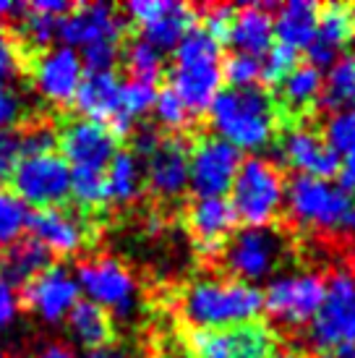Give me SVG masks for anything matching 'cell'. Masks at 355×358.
I'll list each match as a JSON object with an SVG mask.
<instances>
[{
	"label": "cell",
	"instance_id": "1",
	"mask_svg": "<svg viewBox=\"0 0 355 358\" xmlns=\"http://www.w3.org/2000/svg\"><path fill=\"white\" fill-rule=\"evenodd\" d=\"M300 254V236L280 220V225L236 230L212 264L215 275L254 285L272 272L296 262Z\"/></svg>",
	"mask_w": 355,
	"mask_h": 358
},
{
	"label": "cell",
	"instance_id": "2",
	"mask_svg": "<svg viewBox=\"0 0 355 358\" xmlns=\"http://www.w3.org/2000/svg\"><path fill=\"white\" fill-rule=\"evenodd\" d=\"M209 126L217 131L219 139L240 150H269L280 134V120L275 113L272 94L261 87L217 92L209 105Z\"/></svg>",
	"mask_w": 355,
	"mask_h": 358
},
{
	"label": "cell",
	"instance_id": "3",
	"mask_svg": "<svg viewBox=\"0 0 355 358\" xmlns=\"http://www.w3.org/2000/svg\"><path fill=\"white\" fill-rule=\"evenodd\" d=\"M178 317L191 329H222L259 319L261 290L238 280L212 275L188 282L175 299Z\"/></svg>",
	"mask_w": 355,
	"mask_h": 358
},
{
	"label": "cell",
	"instance_id": "4",
	"mask_svg": "<svg viewBox=\"0 0 355 358\" xmlns=\"http://www.w3.org/2000/svg\"><path fill=\"white\" fill-rule=\"evenodd\" d=\"M347 345H355V280L340 262L324 272V301L290 348L329 358Z\"/></svg>",
	"mask_w": 355,
	"mask_h": 358
},
{
	"label": "cell",
	"instance_id": "5",
	"mask_svg": "<svg viewBox=\"0 0 355 358\" xmlns=\"http://www.w3.org/2000/svg\"><path fill=\"white\" fill-rule=\"evenodd\" d=\"M219 45L198 24L178 42L173 66L165 73L168 87L180 97L191 115L204 113L219 92Z\"/></svg>",
	"mask_w": 355,
	"mask_h": 358
},
{
	"label": "cell",
	"instance_id": "6",
	"mask_svg": "<svg viewBox=\"0 0 355 358\" xmlns=\"http://www.w3.org/2000/svg\"><path fill=\"white\" fill-rule=\"evenodd\" d=\"M287 217H282L296 230L298 236H314V238H337L347 225L353 194L340 186H329L326 180L296 176L285 183Z\"/></svg>",
	"mask_w": 355,
	"mask_h": 358
},
{
	"label": "cell",
	"instance_id": "7",
	"mask_svg": "<svg viewBox=\"0 0 355 358\" xmlns=\"http://www.w3.org/2000/svg\"><path fill=\"white\" fill-rule=\"evenodd\" d=\"M285 168L269 159L248 157L240 162L230 186V207L248 228L269 225L285 204Z\"/></svg>",
	"mask_w": 355,
	"mask_h": 358
},
{
	"label": "cell",
	"instance_id": "8",
	"mask_svg": "<svg viewBox=\"0 0 355 358\" xmlns=\"http://www.w3.org/2000/svg\"><path fill=\"white\" fill-rule=\"evenodd\" d=\"M266 317L275 324V335H285L287 345L296 343L324 301V272H300L272 280L261 293ZM266 322V324H269Z\"/></svg>",
	"mask_w": 355,
	"mask_h": 358
},
{
	"label": "cell",
	"instance_id": "9",
	"mask_svg": "<svg viewBox=\"0 0 355 358\" xmlns=\"http://www.w3.org/2000/svg\"><path fill=\"white\" fill-rule=\"evenodd\" d=\"M240 168V152L219 136L196 131L188 144V186L194 199H222Z\"/></svg>",
	"mask_w": 355,
	"mask_h": 358
},
{
	"label": "cell",
	"instance_id": "10",
	"mask_svg": "<svg viewBox=\"0 0 355 358\" xmlns=\"http://www.w3.org/2000/svg\"><path fill=\"white\" fill-rule=\"evenodd\" d=\"M76 285L87 293V301L97 303L105 311H113L115 317L129 319L136 314L138 293L136 280L126 264H120L113 257H97L79 262L76 267Z\"/></svg>",
	"mask_w": 355,
	"mask_h": 358
},
{
	"label": "cell",
	"instance_id": "11",
	"mask_svg": "<svg viewBox=\"0 0 355 358\" xmlns=\"http://www.w3.org/2000/svg\"><path fill=\"white\" fill-rule=\"evenodd\" d=\"M13 194L24 207L52 209L60 207L71 196V168L68 162L55 155H31L21 157L13 176Z\"/></svg>",
	"mask_w": 355,
	"mask_h": 358
},
{
	"label": "cell",
	"instance_id": "12",
	"mask_svg": "<svg viewBox=\"0 0 355 358\" xmlns=\"http://www.w3.org/2000/svg\"><path fill=\"white\" fill-rule=\"evenodd\" d=\"M129 24L138 29V40L152 45L154 50L168 52L198 24L196 8L186 3L170 0H136L126 6Z\"/></svg>",
	"mask_w": 355,
	"mask_h": 358
},
{
	"label": "cell",
	"instance_id": "13",
	"mask_svg": "<svg viewBox=\"0 0 355 358\" xmlns=\"http://www.w3.org/2000/svg\"><path fill=\"white\" fill-rule=\"evenodd\" d=\"M275 147L287 168L300 170L308 178L329 180L340 176L342 159L337 152L329 150L319 120H308V123L282 129L277 134Z\"/></svg>",
	"mask_w": 355,
	"mask_h": 358
},
{
	"label": "cell",
	"instance_id": "14",
	"mask_svg": "<svg viewBox=\"0 0 355 358\" xmlns=\"http://www.w3.org/2000/svg\"><path fill=\"white\" fill-rule=\"evenodd\" d=\"M129 21L108 3H79L58 21V40L63 48L84 50L99 42H115L120 45L126 37Z\"/></svg>",
	"mask_w": 355,
	"mask_h": 358
},
{
	"label": "cell",
	"instance_id": "15",
	"mask_svg": "<svg viewBox=\"0 0 355 358\" xmlns=\"http://www.w3.org/2000/svg\"><path fill=\"white\" fill-rule=\"evenodd\" d=\"M238 217L227 199H191L183 204V228L196 254L209 267L217 262L227 238L236 233Z\"/></svg>",
	"mask_w": 355,
	"mask_h": 358
},
{
	"label": "cell",
	"instance_id": "16",
	"mask_svg": "<svg viewBox=\"0 0 355 358\" xmlns=\"http://www.w3.org/2000/svg\"><path fill=\"white\" fill-rule=\"evenodd\" d=\"M60 157L68 162L71 170H97L105 173L118 147V136L94 120L73 118L58 131Z\"/></svg>",
	"mask_w": 355,
	"mask_h": 358
},
{
	"label": "cell",
	"instance_id": "17",
	"mask_svg": "<svg viewBox=\"0 0 355 358\" xmlns=\"http://www.w3.org/2000/svg\"><path fill=\"white\" fill-rule=\"evenodd\" d=\"M79 293L81 290L76 285V278L68 267L50 264L24 285L21 299H24V306L45 324H60L68 319L71 308L79 303Z\"/></svg>",
	"mask_w": 355,
	"mask_h": 358
},
{
	"label": "cell",
	"instance_id": "18",
	"mask_svg": "<svg viewBox=\"0 0 355 358\" xmlns=\"http://www.w3.org/2000/svg\"><path fill=\"white\" fill-rule=\"evenodd\" d=\"M84 79V66L71 48H48L31 60V84L50 105H71Z\"/></svg>",
	"mask_w": 355,
	"mask_h": 358
},
{
	"label": "cell",
	"instance_id": "19",
	"mask_svg": "<svg viewBox=\"0 0 355 358\" xmlns=\"http://www.w3.org/2000/svg\"><path fill=\"white\" fill-rule=\"evenodd\" d=\"M191 136H170V134H165L159 139L157 150L147 157L144 183L159 201H178L183 199V194H186Z\"/></svg>",
	"mask_w": 355,
	"mask_h": 358
},
{
	"label": "cell",
	"instance_id": "20",
	"mask_svg": "<svg viewBox=\"0 0 355 358\" xmlns=\"http://www.w3.org/2000/svg\"><path fill=\"white\" fill-rule=\"evenodd\" d=\"M31 238L48 249L50 257H73L87 246L92 228L81 215L63 207L34 209L27 220Z\"/></svg>",
	"mask_w": 355,
	"mask_h": 358
},
{
	"label": "cell",
	"instance_id": "21",
	"mask_svg": "<svg viewBox=\"0 0 355 358\" xmlns=\"http://www.w3.org/2000/svg\"><path fill=\"white\" fill-rule=\"evenodd\" d=\"M355 42V6L353 3H326L319 10V24H316L314 40L306 48L308 63L314 69L332 66L337 55L350 48Z\"/></svg>",
	"mask_w": 355,
	"mask_h": 358
},
{
	"label": "cell",
	"instance_id": "22",
	"mask_svg": "<svg viewBox=\"0 0 355 358\" xmlns=\"http://www.w3.org/2000/svg\"><path fill=\"white\" fill-rule=\"evenodd\" d=\"M76 108L84 113L87 120L108 126L113 134L118 131L120 123V79L115 71H102V73H84L81 87L76 92Z\"/></svg>",
	"mask_w": 355,
	"mask_h": 358
},
{
	"label": "cell",
	"instance_id": "23",
	"mask_svg": "<svg viewBox=\"0 0 355 358\" xmlns=\"http://www.w3.org/2000/svg\"><path fill=\"white\" fill-rule=\"evenodd\" d=\"M275 8L277 6H238L236 19L227 34V45H233L236 52H246L259 58L261 52L272 48V37H275Z\"/></svg>",
	"mask_w": 355,
	"mask_h": 358
},
{
	"label": "cell",
	"instance_id": "24",
	"mask_svg": "<svg viewBox=\"0 0 355 358\" xmlns=\"http://www.w3.org/2000/svg\"><path fill=\"white\" fill-rule=\"evenodd\" d=\"M225 358H275L280 338L264 319H251L243 324L222 327Z\"/></svg>",
	"mask_w": 355,
	"mask_h": 358
},
{
	"label": "cell",
	"instance_id": "25",
	"mask_svg": "<svg viewBox=\"0 0 355 358\" xmlns=\"http://www.w3.org/2000/svg\"><path fill=\"white\" fill-rule=\"evenodd\" d=\"M275 10H277V19H275L277 40L282 42V45H287V48H293V50L308 48L311 40H314L321 6L311 3V0H290L285 6H277Z\"/></svg>",
	"mask_w": 355,
	"mask_h": 358
},
{
	"label": "cell",
	"instance_id": "26",
	"mask_svg": "<svg viewBox=\"0 0 355 358\" xmlns=\"http://www.w3.org/2000/svg\"><path fill=\"white\" fill-rule=\"evenodd\" d=\"M52 264V257L48 254L45 246H40L34 238H24L10 243L8 249L0 257V278L8 285H27L34 280L42 269Z\"/></svg>",
	"mask_w": 355,
	"mask_h": 358
},
{
	"label": "cell",
	"instance_id": "27",
	"mask_svg": "<svg viewBox=\"0 0 355 358\" xmlns=\"http://www.w3.org/2000/svg\"><path fill=\"white\" fill-rule=\"evenodd\" d=\"M68 332L73 343H79L81 348L94 350L102 345H110L115 338V327H113V317L105 308H99L92 301H79L71 308L68 314Z\"/></svg>",
	"mask_w": 355,
	"mask_h": 358
},
{
	"label": "cell",
	"instance_id": "28",
	"mask_svg": "<svg viewBox=\"0 0 355 358\" xmlns=\"http://www.w3.org/2000/svg\"><path fill=\"white\" fill-rule=\"evenodd\" d=\"M108 196L115 204H131L144 191V168L141 159L131 150H120L113 155L108 170H105Z\"/></svg>",
	"mask_w": 355,
	"mask_h": 358
},
{
	"label": "cell",
	"instance_id": "29",
	"mask_svg": "<svg viewBox=\"0 0 355 358\" xmlns=\"http://www.w3.org/2000/svg\"><path fill=\"white\" fill-rule=\"evenodd\" d=\"M355 108V52H345L337 58L326 81L321 84L319 97V113H347Z\"/></svg>",
	"mask_w": 355,
	"mask_h": 358
},
{
	"label": "cell",
	"instance_id": "30",
	"mask_svg": "<svg viewBox=\"0 0 355 358\" xmlns=\"http://www.w3.org/2000/svg\"><path fill=\"white\" fill-rule=\"evenodd\" d=\"M120 55H123V66L129 71V81H138V84H149L154 87L162 76H165V60H162V52L154 50L152 45H147L144 40H133L123 42L120 45Z\"/></svg>",
	"mask_w": 355,
	"mask_h": 358
},
{
	"label": "cell",
	"instance_id": "31",
	"mask_svg": "<svg viewBox=\"0 0 355 358\" xmlns=\"http://www.w3.org/2000/svg\"><path fill=\"white\" fill-rule=\"evenodd\" d=\"M154 115H157V129H165L170 136H191L198 129H194V115L186 110V105L180 102L175 92L165 87L157 92V100H154Z\"/></svg>",
	"mask_w": 355,
	"mask_h": 358
},
{
	"label": "cell",
	"instance_id": "32",
	"mask_svg": "<svg viewBox=\"0 0 355 358\" xmlns=\"http://www.w3.org/2000/svg\"><path fill=\"white\" fill-rule=\"evenodd\" d=\"M71 196L76 199L84 212H97V209L108 207V183H105V173L97 170H71Z\"/></svg>",
	"mask_w": 355,
	"mask_h": 358
},
{
	"label": "cell",
	"instance_id": "33",
	"mask_svg": "<svg viewBox=\"0 0 355 358\" xmlns=\"http://www.w3.org/2000/svg\"><path fill=\"white\" fill-rule=\"evenodd\" d=\"M29 212L16 199V194L0 186V249H8L10 243L21 241V233L27 230Z\"/></svg>",
	"mask_w": 355,
	"mask_h": 358
},
{
	"label": "cell",
	"instance_id": "34",
	"mask_svg": "<svg viewBox=\"0 0 355 358\" xmlns=\"http://www.w3.org/2000/svg\"><path fill=\"white\" fill-rule=\"evenodd\" d=\"M58 21L60 19L50 16V13H42V10L27 6L19 27L21 40L27 42L29 48H34V50H48L50 42L58 40Z\"/></svg>",
	"mask_w": 355,
	"mask_h": 358
},
{
	"label": "cell",
	"instance_id": "35",
	"mask_svg": "<svg viewBox=\"0 0 355 358\" xmlns=\"http://www.w3.org/2000/svg\"><path fill=\"white\" fill-rule=\"evenodd\" d=\"M298 63H300L298 50L287 48V45H282V42L272 45V48L266 50V58L261 60V73H259L261 87H264L266 92H272L275 87H280L282 79H285L290 71L296 69Z\"/></svg>",
	"mask_w": 355,
	"mask_h": 358
},
{
	"label": "cell",
	"instance_id": "36",
	"mask_svg": "<svg viewBox=\"0 0 355 358\" xmlns=\"http://www.w3.org/2000/svg\"><path fill=\"white\" fill-rule=\"evenodd\" d=\"M219 73L227 81V87H233V90L254 87V81L261 73V60L254 58V55H246V52H230L219 63Z\"/></svg>",
	"mask_w": 355,
	"mask_h": 358
},
{
	"label": "cell",
	"instance_id": "37",
	"mask_svg": "<svg viewBox=\"0 0 355 358\" xmlns=\"http://www.w3.org/2000/svg\"><path fill=\"white\" fill-rule=\"evenodd\" d=\"M321 131L329 150L337 155H347L350 150H355V110L332 115L326 120V126H321Z\"/></svg>",
	"mask_w": 355,
	"mask_h": 358
},
{
	"label": "cell",
	"instance_id": "38",
	"mask_svg": "<svg viewBox=\"0 0 355 358\" xmlns=\"http://www.w3.org/2000/svg\"><path fill=\"white\" fill-rule=\"evenodd\" d=\"M19 141H21V155L24 157H31V155H48L58 147V131L52 129L45 120H37V123H29L27 129L19 131Z\"/></svg>",
	"mask_w": 355,
	"mask_h": 358
},
{
	"label": "cell",
	"instance_id": "39",
	"mask_svg": "<svg viewBox=\"0 0 355 358\" xmlns=\"http://www.w3.org/2000/svg\"><path fill=\"white\" fill-rule=\"evenodd\" d=\"M24 100L10 84L0 81V131H13V126L24 118Z\"/></svg>",
	"mask_w": 355,
	"mask_h": 358
},
{
	"label": "cell",
	"instance_id": "40",
	"mask_svg": "<svg viewBox=\"0 0 355 358\" xmlns=\"http://www.w3.org/2000/svg\"><path fill=\"white\" fill-rule=\"evenodd\" d=\"M19 71H21L19 42L13 40V34L0 24V81L8 84V79H13Z\"/></svg>",
	"mask_w": 355,
	"mask_h": 358
},
{
	"label": "cell",
	"instance_id": "41",
	"mask_svg": "<svg viewBox=\"0 0 355 358\" xmlns=\"http://www.w3.org/2000/svg\"><path fill=\"white\" fill-rule=\"evenodd\" d=\"M21 157L24 155H21L19 131H0V183L13 176Z\"/></svg>",
	"mask_w": 355,
	"mask_h": 358
},
{
	"label": "cell",
	"instance_id": "42",
	"mask_svg": "<svg viewBox=\"0 0 355 358\" xmlns=\"http://www.w3.org/2000/svg\"><path fill=\"white\" fill-rule=\"evenodd\" d=\"M19 306H21L19 296L13 293V288H10L6 280L0 278V332H6L16 322Z\"/></svg>",
	"mask_w": 355,
	"mask_h": 358
},
{
	"label": "cell",
	"instance_id": "43",
	"mask_svg": "<svg viewBox=\"0 0 355 358\" xmlns=\"http://www.w3.org/2000/svg\"><path fill=\"white\" fill-rule=\"evenodd\" d=\"M34 358H79V356H76L68 345H63V343H50V345H45Z\"/></svg>",
	"mask_w": 355,
	"mask_h": 358
},
{
	"label": "cell",
	"instance_id": "44",
	"mask_svg": "<svg viewBox=\"0 0 355 358\" xmlns=\"http://www.w3.org/2000/svg\"><path fill=\"white\" fill-rule=\"evenodd\" d=\"M27 6L24 3H13V0H0V24L8 19H21Z\"/></svg>",
	"mask_w": 355,
	"mask_h": 358
},
{
	"label": "cell",
	"instance_id": "45",
	"mask_svg": "<svg viewBox=\"0 0 355 358\" xmlns=\"http://www.w3.org/2000/svg\"><path fill=\"white\" fill-rule=\"evenodd\" d=\"M84 358H131L129 353L123 348H118V345H102V348H94V350H89Z\"/></svg>",
	"mask_w": 355,
	"mask_h": 358
},
{
	"label": "cell",
	"instance_id": "46",
	"mask_svg": "<svg viewBox=\"0 0 355 358\" xmlns=\"http://www.w3.org/2000/svg\"><path fill=\"white\" fill-rule=\"evenodd\" d=\"M275 358H311L308 353H303V350H298V348H290L287 345L285 350H277V356Z\"/></svg>",
	"mask_w": 355,
	"mask_h": 358
},
{
	"label": "cell",
	"instance_id": "47",
	"mask_svg": "<svg viewBox=\"0 0 355 358\" xmlns=\"http://www.w3.org/2000/svg\"><path fill=\"white\" fill-rule=\"evenodd\" d=\"M345 267H347V272L353 275V280H355V243L347 249V254H345Z\"/></svg>",
	"mask_w": 355,
	"mask_h": 358
},
{
	"label": "cell",
	"instance_id": "48",
	"mask_svg": "<svg viewBox=\"0 0 355 358\" xmlns=\"http://www.w3.org/2000/svg\"><path fill=\"white\" fill-rule=\"evenodd\" d=\"M335 358H355V345H347V348L337 350Z\"/></svg>",
	"mask_w": 355,
	"mask_h": 358
},
{
	"label": "cell",
	"instance_id": "49",
	"mask_svg": "<svg viewBox=\"0 0 355 358\" xmlns=\"http://www.w3.org/2000/svg\"><path fill=\"white\" fill-rule=\"evenodd\" d=\"M345 228H350V233H353V238H355V201H353V209H350V217H347Z\"/></svg>",
	"mask_w": 355,
	"mask_h": 358
},
{
	"label": "cell",
	"instance_id": "50",
	"mask_svg": "<svg viewBox=\"0 0 355 358\" xmlns=\"http://www.w3.org/2000/svg\"><path fill=\"white\" fill-rule=\"evenodd\" d=\"M0 358H6V353H3V350H0Z\"/></svg>",
	"mask_w": 355,
	"mask_h": 358
}]
</instances>
